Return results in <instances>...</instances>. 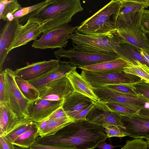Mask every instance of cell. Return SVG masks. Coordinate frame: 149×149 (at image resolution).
I'll list each match as a JSON object with an SVG mask.
<instances>
[{
	"instance_id": "6da1fadb",
	"label": "cell",
	"mask_w": 149,
	"mask_h": 149,
	"mask_svg": "<svg viewBox=\"0 0 149 149\" xmlns=\"http://www.w3.org/2000/svg\"><path fill=\"white\" fill-rule=\"evenodd\" d=\"M104 129L87 120L74 121L54 134L38 137L35 142L75 149H94L108 138Z\"/></svg>"
},
{
	"instance_id": "7a4b0ae2",
	"label": "cell",
	"mask_w": 149,
	"mask_h": 149,
	"mask_svg": "<svg viewBox=\"0 0 149 149\" xmlns=\"http://www.w3.org/2000/svg\"><path fill=\"white\" fill-rule=\"evenodd\" d=\"M83 10L79 0H50L28 16L40 23L43 33L68 23L74 15Z\"/></svg>"
},
{
	"instance_id": "3957f363",
	"label": "cell",
	"mask_w": 149,
	"mask_h": 149,
	"mask_svg": "<svg viewBox=\"0 0 149 149\" xmlns=\"http://www.w3.org/2000/svg\"><path fill=\"white\" fill-rule=\"evenodd\" d=\"M120 0H112L91 17L82 22L76 30L78 33L94 36H109L117 34L111 16L118 10Z\"/></svg>"
},
{
	"instance_id": "277c9868",
	"label": "cell",
	"mask_w": 149,
	"mask_h": 149,
	"mask_svg": "<svg viewBox=\"0 0 149 149\" xmlns=\"http://www.w3.org/2000/svg\"><path fill=\"white\" fill-rule=\"evenodd\" d=\"M69 39L72 42L73 49L92 52H111L121 43L127 42L117 34L100 36L88 35L78 32L71 34Z\"/></svg>"
},
{
	"instance_id": "5b68a950",
	"label": "cell",
	"mask_w": 149,
	"mask_h": 149,
	"mask_svg": "<svg viewBox=\"0 0 149 149\" xmlns=\"http://www.w3.org/2000/svg\"><path fill=\"white\" fill-rule=\"evenodd\" d=\"M54 54L58 60L63 57L69 58L70 62L78 68L114 60L120 57L115 52H95L73 48L65 50L60 48L54 51Z\"/></svg>"
},
{
	"instance_id": "8992f818",
	"label": "cell",
	"mask_w": 149,
	"mask_h": 149,
	"mask_svg": "<svg viewBox=\"0 0 149 149\" xmlns=\"http://www.w3.org/2000/svg\"><path fill=\"white\" fill-rule=\"evenodd\" d=\"M5 90L6 103L20 118L26 117L29 101L23 95L15 79L14 71L6 68L2 71Z\"/></svg>"
},
{
	"instance_id": "52a82bcc",
	"label": "cell",
	"mask_w": 149,
	"mask_h": 149,
	"mask_svg": "<svg viewBox=\"0 0 149 149\" xmlns=\"http://www.w3.org/2000/svg\"><path fill=\"white\" fill-rule=\"evenodd\" d=\"M81 75L93 88L109 85L134 83L142 79L124 71L94 72L82 70Z\"/></svg>"
},
{
	"instance_id": "ba28073f",
	"label": "cell",
	"mask_w": 149,
	"mask_h": 149,
	"mask_svg": "<svg viewBox=\"0 0 149 149\" xmlns=\"http://www.w3.org/2000/svg\"><path fill=\"white\" fill-rule=\"evenodd\" d=\"M78 27L68 23L47 31L42 33L39 39L34 40L31 46L41 49L65 47L69 36L75 31Z\"/></svg>"
},
{
	"instance_id": "9c48e42d",
	"label": "cell",
	"mask_w": 149,
	"mask_h": 149,
	"mask_svg": "<svg viewBox=\"0 0 149 149\" xmlns=\"http://www.w3.org/2000/svg\"><path fill=\"white\" fill-rule=\"evenodd\" d=\"M121 115L110 109L104 103L97 101L87 114L86 120L103 127H114L121 130L123 125Z\"/></svg>"
},
{
	"instance_id": "30bf717a",
	"label": "cell",
	"mask_w": 149,
	"mask_h": 149,
	"mask_svg": "<svg viewBox=\"0 0 149 149\" xmlns=\"http://www.w3.org/2000/svg\"><path fill=\"white\" fill-rule=\"evenodd\" d=\"M98 101L104 103L117 102L137 104L149 109V99L138 94L134 95L110 89L106 86L93 88Z\"/></svg>"
},
{
	"instance_id": "8fae6325",
	"label": "cell",
	"mask_w": 149,
	"mask_h": 149,
	"mask_svg": "<svg viewBox=\"0 0 149 149\" xmlns=\"http://www.w3.org/2000/svg\"><path fill=\"white\" fill-rule=\"evenodd\" d=\"M122 131L135 139L149 138V116L139 113L133 116L121 115Z\"/></svg>"
},
{
	"instance_id": "7c38bea8",
	"label": "cell",
	"mask_w": 149,
	"mask_h": 149,
	"mask_svg": "<svg viewBox=\"0 0 149 149\" xmlns=\"http://www.w3.org/2000/svg\"><path fill=\"white\" fill-rule=\"evenodd\" d=\"M42 25L36 19L28 17L24 25L19 24L16 30L13 41L8 49V53L13 49L27 44L30 41L37 40L42 33Z\"/></svg>"
},
{
	"instance_id": "4fadbf2b",
	"label": "cell",
	"mask_w": 149,
	"mask_h": 149,
	"mask_svg": "<svg viewBox=\"0 0 149 149\" xmlns=\"http://www.w3.org/2000/svg\"><path fill=\"white\" fill-rule=\"evenodd\" d=\"M39 98L52 101H62L74 91L66 75L53 81L38 90Z\"/></svg>"
},
{
	"instance_id": "5bb4252c",
	"label": "cell",
	"mask_w": 149,
	"mask_h": 149,
	"mask_svg": "<svg viewBox=\"0 0 149 149\" xmlns=\"http://www.w3.org/2000/svg\"><path fill=\"white\" fill-rule=\"evenodd\" d=\"M63 102V101H52L40 98L29 101L26 118L36 122L42 121L61 107Z\"/></svg>"
},
{
	"instance_id": "9a60e30c",
	"label": "cell",
	"mask_w": 149,
	"mask_h": 149,
	"mask_svg": "<svg viewBox=\"0 0 149 149\" xmlns=\"http://www.w3.org/2000/svg\"><path fill=\"white\" fill-rule=\"evenodd\" d=\"M60 60L50 59L48 61L33 63L14 71L16 76L28 81L38 77L57 65Z\"/></svg>"
},
{
	"instance_id": "2e32d148",
	"label": "cell",
	"mask_w": 149,
	"mask_h": 149,
	"mask_svg": "<svg viewBox=\"0 0 149 149\" xmlns=\"http://www.w3.org/2000/svg\"><path fill=\"white\" fill-rule=\"evenodd\" d=\"M95 102L74 91L63 99L62 106L68 117L72 118Z\"/></svg>"
},
{
	"instance_id": "e0dca14e",
	"label": "cell",
	"mask_w": 149,
	"mask_h": 149,
	"mask_svg": "<svg viewBox=\"0 0 149 149\" xmlns=\"http://www.w3.org/2000/svg\"><path fill=\"white\" fill-rule=\"evenodd\" d=\"M77 66L69 61H61L53 69L41 76L28 81L38 90L45 86L49 83L66 75Z\"/></svg>"
},
{
	"instance_id": "ac0fdd59",
	"label": "cell",
	"mask_w": 149,
	"mask_h": 149,
	"mask_svg": "<svg viewBox=\"0 0 149 149\" xmlns=\"http://www.w3.org/2000/svg\"><path fill=\"white\" fill-rule=\"evenodd\" d=\"M114 51L131 64L136 65L135 61H138L149 67V53L142 49L127 42L120 44Z\"/></svg>"
},
{
	"instance_id": "d6986e66",
	"label": "cell",
	"mask_w": 149,
	"mask_h": 149,
	"mask_svg": "<svg viewBox=\"0 0 149 149\" xmlns=\"http://www.w3.org/2000/svg\"><path fill=\"white\" fill-rule=\"evenodd\" d=\"M19 19L6 21L0 34V72L8 54V50L12 44L15 36L17 26L19 24Z\"/></svg>"
},
{
	"instance_id": "ffe728a7",
	"label": "cell",
	"mask_w": 149,
	"mask_h": 149,
	"mask_svg": "<svg viewBox=\"0 0 149 149\" xmlns=\"http://www.w3.org/2000/svg\"><path fill=\"white\" fill-rule=\"evenodd\" d=\"M76 68L66 75L74 91L89 97L94 102L98 101V99L93 91V87L81 74L77 72Z\"/></svg>"
},
{
	"instance_id": "44dd1931",
	"label": "cell",
	"mask_w": 149,
	"mask_h": 149,
	"mask_svg": "<svg viewBox=\"0 0 149 149\" xmlns=\"http://www.w3.org/2000/svg\"><path fill=\"white\" fill-rule=\"evenodd\" d=\"M117 33L127 42L149 53V47L147 42L145 33L140 29H122L117 30Z\"/></svg>"
},
{
	"instance_id": "7402d4cb",
	"label": "cell",
	"mask_w": 149,
	"mask_h": 149,
	"mask_svg": "<svg viewBox=\"0 0 149 149\" xmlns=\"http://www.w3.org/2000/svg\"><path fill=\"white\" fill-rule=\"evenodd\" d=\"M20 118L6 103L0 104V136H5L15 127Z\"/></svg>"
},
{
	"instance_id": "603a6c76",
	"label": "cell",
	"mask_w": 149,
	"mask_h": 149,
	"mask_svg": "<svg viewBox=\"0 0 149 149\" xmlns=\"http://www.w3.org/2000/svg\"><path fill=\"white\" fill-rule=\"evenodd\" d=\"M130 63L120 57L106 62L79 68L89 72H108L123 71Z\"/></svg>"
},
{
	"instance_id": "cb8c5ba5",
	"label": "cell",
	"mask_w": 149,
	"mask_h": 149,
	"mask_svg": "<svg viewBox=\"0 0 149 149\" xmlns=\"http://www.w3.org/2000/svg\"><path fill=\"white\" fill-rule=\"evenodd\" d=\"M142 11L123 15L116 13L114 14L112 16L113 21L117 30L120 28H140Z\"/></svg>"
},
{
	"instance_id": "d4e9b609",
	"label": "cell",
	"mask_w": 149,
	"mask_h": 149,
	"mask_svg": "<svg viewBox=\"0 0 149 149\" xmlns=\"http://www.w3.org/2000/svg\"><path fill=\"white\" fill-rule=\"evenodd\" d=\"M105 104L111 110L121 116H133L140 113L141 110L146 109L144 106L132 103L113 102Z\"/></svg>"
},
{
	"instance_id": "484cf974",
	"label": "cell",
	"mask_w": 149,
	"mask_h": 149,
	"mask_svg": "<svg viewBox=\"0 0 149 149\" xmlns=\"http://www.w3.org/2000/svg\"><path fill=\"white\" fill-rule=\"evenodd\" d=\"M37 125V122L26 118H20L15 127L5 136L12 143L20 136Z\"/></svg>"
},
{
	"instance_id": "4316f807",
	"label": "cell",
	"mask_w": 149,
	"mask_h": 149,
	"mask_svg": "<svg viewBox=\"0 0 149 149\" xmlns=\"http://www.w3.org/2000/svg\"><path fill=\"white\" fill-rule=\"evenodd\" d=\"M47 119L48 122L47 126L43 130L39 133L40 136L54 134L64 127L74 122L73 119L69 117Z\"/></svg>"
},
{
	"instance_id": "83f0119b",
	"label": "cell",
	"mask_w": 149,
	"mask_h": 149,
	"mask_svg": "<svg viewBox=\"0 0 149 149\" xmlns=\"http://www.w3.org/2000/svg\"><path fill=\"white\" fill-rule=\"evenodd\" d=\"M15 79L20 91L29 101H33L39 98L38 90L30 84L28 81L16 75Z\"/></svg>"
},
{
	"instance_id": "f1b7e54d",
	"label": "cell",
	"mask_w": 149,
	"mask_h": 149,
	"mask_svg": "<svg viewBox=\"0 0 149 149\" xmlns=\"http://www.w3.org/2000/svg\"><path fill=\"white\" fill-rule=\"evenodd\" d=\"M38 129L37 126L22 134L12 143L17 146L29 148L35 142L39 135Z\"/></svg>"
},
{
	"instance_id": "f546056e",
	"label": "cell",
	"mask_w": 149,
	"mask_h": 149,
	"mask_svg": "<svg viewBox=\"0 0 149 149\" xmlns=\"http://www.w3.org/2000/svg\"><path fill=\"white\" fill-rule=\"evenodd\" d=\"M120 5L116 12L123 15L142 11L148 8L143 0H120Z\"/></svg>"
},
{
	"instance_id": "4dcf8cb0",
	"label": "cell",
	"mask_w": 149,
	"mask_h": 149,
	"mask_svg": "<svg viewBox=\"0 0 149 149\" xmlns=\"http://www.w3.org/2000/svg\"><path fill=\"white\" fill-rule=\"evenodd\" d=\"M21 7V5L17 0H0V19L7 21L10 15Z\"/></svg>"
},
{
	"instance_id": "1f68e13d",
	"label": "cell",
	"mask_w": 149,
	"mask_h": 149,
	"mask_svg": "<svg viewBox=\"0 0 149 149\" xmlns=\"http://www.w3.org/2000/svg\"><path fill=\"white\" fill-rule=\"evenodd\" d=\"M50 1V0H46L31 6L21 7L19 10L10 15L7 21H12L15 19H19L24 16H28L33 12L44 7Z\"/></svg>"
},
{
	"instance_id": "d6a6232c",
	"label": "cell",
	"mask_w": 149,
	"mask_h": 149,
	"mask_svg": "<svg viewBox=\"0 0 149 149\" xmlns=\"http://www.w3.org/2000/svg\"><path fill=\"white\" fill-rule=\"evenodd\" d=\"M136 65L131 64L129 66L125 68L124 72L138 76L149 83V74L147 73L135 61Z\"/></svg>"
},
{
	"instance_id": "836d02e7",
	"label": "cell",
	"mask_w": 149,
	"mask_h": 149,
	"mask_svg": "<svg viewBox=\"0 0 149 149\" xmlns=\"http://www.w3.org/2000/svg\"><path fill=\"white\" fill-rule=\"evenodd\" d=\"M134 83L109 85L105 86L110 89L118 92L137 95L138 94L135 91L133 86Z\"/></svg>"
},
{
	"instance_id": "e575fe53",
	"label": "cell",
	"mask_w": 149,
	"mask_h": 149,
	"mask_svg": "<svg viewBox=\"0 0 149 149\" xmlns=\"http://www.w3.org/2000/svg\"><path fill=\"white\" fill-rule=\"evenodd\" d=\"M120 149H149V145L147 141L142 139H134L127 140Z\"/></svg>"
},
{
	"instance_id": "d590c367",
	"label": "cell",
	"mask_w": 149,
	"mask_h": 149,
	"mask_svg": "<svg viewBox=\"0 0 149 149\" xmlns=\"http://www.w3.org/2000/svg\"><path fill=\"white\" fill-rule=\"evenodd\" d=\"M133 86L138 94L149 99V83L141 79L134 84Z\"/></svg>"
},
{
	"instance_id": "8d00e7d4",
	"label": "cell",
	"mask_w": 149,
	"mask_h": 149,
	"mask_svg": "<svg viewBox=\"0 0 149 149\" xmlns=\"http://www.w3.org/2000/svg\"><path fill=\"white\" fill-rule=\"evenodd\" d=\"M140 29L145 33H149V10L144 9L142 11Z\"/></svg>"
},
{
	"instance_id": "74e56055",
	"label": "cell",
	"mask_w": 149,
	"mask_h": 149,
	"mask_svg": "<svg viewBox=\"0 0 149 149\" xmlns=\"http://www.w3.org/2000/svg\"><path fill=\"white\" fill-rule=\"evenodd\" d=\"M104 130L108 138L114 136L121 137L127 136L125 132L114 127H106Z\"/></svg>"
},
{
	"instance_id": "f35d334b",
	"label": "cell",
	"mask_w": 149,
	"mask_h": 149,
	"mask_svg": "<svg viewBox=\"0 0 149 149\" xmlns=\"http://www.w3.org/2000/svg\"><path fill=\"white\" fill-rule=\"evenodd\" d=\"M65 117H69L67 115L61 106L54 111L46 118L48 119H53Z\"/></svg>"
},
{
	"instance_id": "ab89813d",
	"label": "cell",
	"mask_w": 149,
	"mask_h": 149,
	"mask_svg": "<svg viewBox=\"0 0 149 149\" xmlns=\"http://www.w3.org/2000/svg\"><path fill=\"white\" fill-rule=\"evenodd\" d=\"M6 103L5 90L3 74L2 71L0 72V104Z\"/></svg>"
},
{
	"instance_id": "60d3db41",
	"label": "cell",
	"mask_w": 149,
	"mask_h": 149,
	"mask_svg": "<svg viewBox=\"0 0 149 149\" xmlns=\"http://www.w3.org/2000/svg\"><path fill=\"white\" fill-rule=\"evenodd\" d=\"M94 104V103L92 104L74 117L73 119L74 121L86 120V117L93 107Z\"/></svg>"
},
{
	"instance_id": "b9f144b4",
	"label": "cell",
	"mask_w": 149,
	"mask_h": 149,
	"mask_svg": "<svg viewBox=\"0 0 149 149\" xmlns=\"http://www.w3.org/2000/svg\"><path fill=\"white\" fill-rule=\"evenodd\" d=\"M0 148L2 149H15V145L4 136H0Z\"/></svg>"
},
{
	"instance_id": "7bdbcfd3",
	"label": "cell",
	"mask_w": 149,
	"mask_h": 149,
	"mask_svg": "<svg viewBox=\"0 0 149 149\" xmlns=\"http://www.w3.org/2000/svg\"><path fill=\"white\" fill-rule=\"evenodd\" d=\"M29 148L30 149H75L72 148H64L42 145L36 142Z\"/></svg>"
},
{
	"instance_id": "ee69618b",
	"label": "cell",
	"mask_w": 149,
	"mask_h": 149,
	"mask_svg": "<svg viewBox=\"0 0 149 149\" xmlns=\"http://www.w3.org/2000/svg\"><path fill=\"white\" fill-rule=\"evenodd\" d=\"M105 141H102L99 143L97 146L99 149H113L116 146H113L111 145V142L109 144H107Z\"/></svg>"
},
{
	"instance_id": "f6af8a7d",
	"label": "cell",
	"mask_w": 149,
	"mask_h": 149,
	"mask_svg": "<svg viewBox=\"0 0 149 149\" xmlns=\"http://www.w3.org/2000/svg\"><path fill=\"white\" fill-rule=\"evenodd\" d=\"M48 122V120L46 118L45 119L37 123L38 133L43 130L47 126Z\"/></svg>"
},
{
	"instance_id": "bcb514c9",
	"label": "cell",
	"mask_w": 149,
	"mask_h": 149,
	"mask_svg": "<svg viewBox=\"0 0 149 149\" xmlns=\"http://www.w3.org/2000/svg\"><path fill=\"white\" fill-rule=\"evenodd\" d=\"M139 65L148 74H149V67L145 64L141 63L138 61H136Z\"/></svg>"
},
{
	"instance_id": "7dc6e473",
	"label": "cell",
	"mask_w": 149,
	"mask_h": 149,
	"mask_svg": "<svg viewBox=\"0 0 149 149\" xmlns=\"http://www.w3.org/2000/svg\"><path fill=\"white\" fill-rule=\"evenodd\" d=\"M145 36L147 38V42L149 47V33H145Z\"/></svg>"
},
{
	"instance_id": "c3c4849f",
	"label": "cell",
	"mask_w": 149,
	"mask_h": 149,
	"mask_svg": "<svg viewBox=\"0 0 149 149\" xmlns=\"http://www.w3.org/2000/svg\"><path fill=\"white\" fill-rule=\"evenodd\" d=\"M143 1L146 4L147 6L148 7L149 5V0H143Z\"/></svg>"
},
{
	"instance_id": "681fc988",
	"label": "cell",
	"mask_w": 149,
	"mask_h": 149,
	"mask_svg": "<svg viewBox=\"0 0 149 149\" xmlns=\"http://www.w3.org/2000/svg\"><path fill=\"white\" fill-rule=\"evenodd\" d=\"M15 149H30V148H23L21 147H16L15 146Z\"/></svg>"
},
{
	"instance_id": "f907efd6",
	"label": "cell",
	"mask_w": 149,
	"mask_h": 149,
	"mask_svg": "<svg viewBox=\"0 0 149 149\" xmlns=\"http://www.w3.org/2000/svg\"><path fill=\"white\" fill-rule=\"evenodd\" d=\"M146 140H147V141L148 142V144L149 145V138H148V139H146Z\"/></svg>"
},
{
	"instance_id": "816d5d0a",
	"label": "cell",
	"mask_w": 149,
	"mask_h": 149,
	"mask_svg": "<svg viewBox=\"0 0 149 149\" xmlns=\"http://www.w3.org/2000/svg\"><path fill=\"white\" fill-rule=\"evenodd\" d=\"M0 149H2V148H0Z\"/></svg>"
},
{
	"instance_id": "f5cc1de1",
	"label": "cell",
	"mask_w": 149,
	"mask_h": 149,
	"mask_svg": "<svg viewBox=\"0 0 149 149\" xmlns=\"http://www.w3.org/2000/svg\"><path fill=\"white\" fill-rule=\"evenodd\" d=\"M148 6H149V5H148Z\"/></svg>"
},
{
	"instance_id": "db71d44e",
	"label": "cell",
	"mask_w": 149,
	"mask_h": 149,
	"mask_svg": "<svg viewBox=\"0 0 149 149\" xmlns=\"http://www.w3.org/2000/svg\"></svg>"
}]
</instances>
